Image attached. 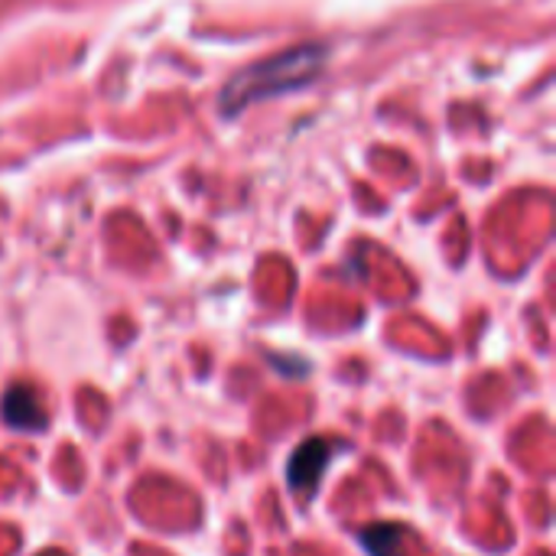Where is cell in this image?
<instances>
[{"instance_id": "1", "label": "cell", "mask_w": 556, "mask_h": 556, "mask_svg": "<svg viewBox=\"0 0 556 556\" xmlns=\"http://www.w3.org/2000/svg\"><path fill=\"white\" fill-rule=\"evenodd\" d=\"M326 52L319 46H303V49H290L283 55H274V59H264L251 68H244L241 75H235V81L225 88V104L228 111L231 108H244L257 98H267V94H280L287 88H296V85H306L319 65H323Z\"/></svg>"}, {"instance_id": "2", "label": "cell", "mask_w": 556, "mask_h": 556, "mask_svg": "<svg viewBox=\"0 0 556 556\" xmlns=\"http://www.w3.org/2000/svg\"><path fill=\"white\" fill-rule=\"evenodd\" d=\"M326 463H329V443H323V440H306V443L293 453V459H290V466H287V482H290V489L300 492V495H309V492L316 489V482H319Z\"/></svg>"}, {"instance_id": "3", "label": "cell", "mask_w": 556, "mask_h": 556, "mask_svg": "<svg viewBox=\"0 0 556 556\" xmlns=\"http://www.w3.org/2000/svg\"><path fill=\"white\" fill-rule=\"evenodd\" d=\"M3 420L13 427V430H42L46 427V410H42V401L33 388L26 384H13L7 394H3Z\"/></svg>"}, {"instance_id": "4", "label": "cell", "mask_w": 556, "mask_h": 556, "mask_svg": "<svg viewBox=\"0 0 556 556\" xmlns=\"http://www.w3.org/2000/svg\"><path fill=\"white\" fill-rule=\"evenodd\" d=\"M404 531L397 525H375L362 531V544L371 556H394V551L401 547Z\"/></svg>"}, {"instance_id": "5", "label": "cell", "mask_w": 556, "mask_h": 556, "mask_svg": "<svg viewBox=\"0 0 556 556\" xmlns=\"http://www.w3.org/2000/svg\"><path fill=\"white\" fill-rule=\"evenodd\" d=\"M39 556H65V554H59V551H46V554H39Z\"/></svg>"}]
</instances>
